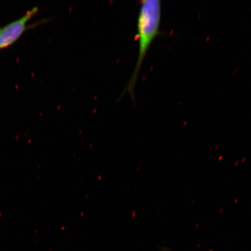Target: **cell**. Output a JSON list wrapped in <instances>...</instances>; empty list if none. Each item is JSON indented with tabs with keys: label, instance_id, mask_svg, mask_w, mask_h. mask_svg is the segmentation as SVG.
<instances>
[{
	"label": "cell",
	"instance_id": "6da1fadb",
	"mask_svg": "<svg viewBox=\"0 0 251 251\" xmlns=\"http://www.w3.org/2000/svg\"><path fill=\"white\" fill-rule=\"evenodd\" d=\"M162 16L161 2L159 0H146L140 3L137 22V39L139 54L132 75L125 90L134 99L136 86L141 66L153 41L160 33Z\"/></svg>",
	"mask_w": 251,
	"mask_h": 251
},
{
	"label": "cell",
	"instance_id": "7a4b0ae2",
	"mask_svg": "<svg viewBox=\"0 0 251 251\" xmlns=\"http://www.w3.org/2000/svg\"><path fill=\"white\" fill-rule=\"evenodd\" d=\"M38 11V7H33L27 11L23 17L1 27L0 33V49L7 48L17 42L28 29V23Z\"/></svg>",
	"mask_w": 251,
	"mask_h": 251
},
{
	"label": "cell",
	"instance_id": "3957f363",
	"mask_svg": "<svg viewBox=\"0 0 251 251\" xmlns=\"http://www.w3.org/2000/svg\"><path fill=\"white\" fill-rule=\"evenodd\" d=\"M162 251H171V250H169L166 247H162L161 249Z\"/></svg>",
	"mask_w": 251,
	"mask_h": 251
},
{
	"label": "cell",
	"instance_id": "277c9868",
	"mask_svg": "<svg viewBox=\"0 0 251 251\" xmlns=\"http://www.w3.org/2000/svg\"><path fill=\"white\" fill-rule=\"evenodd\" d=\"M1 27H0V33H1Z\"/></svg>",
	"mask_w": 251,
	"mask_h": 251
}]
</instances>
